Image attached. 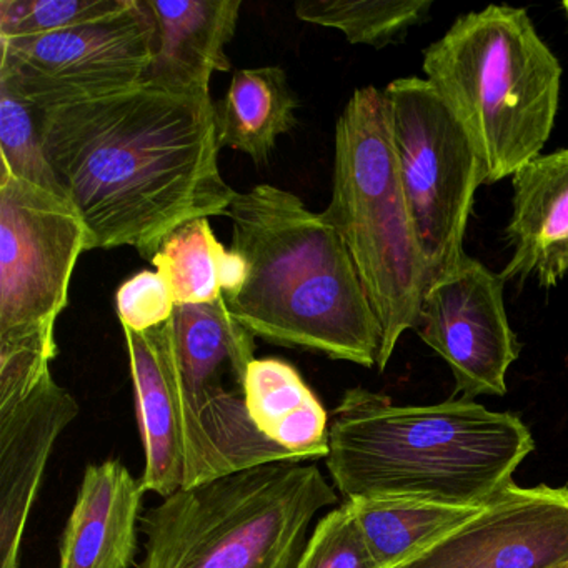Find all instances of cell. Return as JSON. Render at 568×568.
Returning <instances> with one entry per match:
<instances>
[{"label":"cell","mask_w":568,"mask_h":568,"mask_svg":"<svg viewBox=\"0 0 568 568\" xmlns=\"http://www.w3.org/2000/svg\"><path fill=\"white\" fill-rule=\"evenodd\" d=\"M39 128L62 194L88 227L89 251L134 247L152 261L175 229L227 215L237 195L219 169L211 94L142 82L39 111Z\"/></svg>","instance_id":"1"},{"label":"cell","mask_w":568,"mask_h":568,"mask_svg":"<svg viewBox=\"0 0 568 568\" xmlns=\"http://www.w3.org/2000/svg\"><path fill=\"white\" fill-rule=\"evenodd\" d=\"M227 217L231 251L245 281L224 295L229 314L254 337L377 365L382 328L341 235L301 197L274 185L237 192Z\"/></svg>","instance_id":"2"},{"label":"cell","mask_w":568,"mask_h":568,"mask_svg":"<svg viewBox=\"0 0 568 568\" xmlns=\"http://www.w3.org/2000/svg\"><path fill=\"white\" fill-rule=\"evenodd\" d=\"M248 417L272 444L298 460L327 458L331 418L297 368L281 358H255L244 384Z\"/></svg>","instance_id":"17"},{"label":"cell","mask_w":568,"mask_h":568,"mask_svg":"<svg viewBox=\"0 0 568 568\" xmlns=\"http://www.w3.org/2000/svg\"><path fill=\"white\" fill-rule=\"evenodd\" d=\"M144 487L121 460L89 464L59 544V568H131Z\"/></svg>","instance_id":"16"},{"label":"cell","mask_w":568,"mask_h":568,"mask_svg":"<svg viewBox=\"0 0 568 568\" xmlns=\"http://www.w3.org/2000/svg\"><path fill=\"white\" fill-rule=\"evenodd\" d=\"M561 6H564V9H565V11H567V16H568V2H564V4H561Z\"/></svg>","instance_id":"26"},{"label":"cell","mask_w":568,"mask_h":568,"mask_svg":"<svg viewBox=\"0 0 568 568\" xmlns=\"http://www.w3.org/2000/svg\"><path fill=\"white\" fill-rule=\"evenodd\" d=\"M81 405L51 372L12 407L0 410V568L21 567L29 515L55 442Z\"/></svg>","instance_id":"13"},{"label":"cell","mask_w":568,"mask_h":568,"mask_svg":"<svg viewBox=\"0 0 568 568\" xmlns=\"http://www.w3.org/2000/svg\"><path fill=\"white\" fill-rule=\"evenodd\" d=\"M122 331L144 445L141 481L145 494L165 498L182 488L234 474L189 404L165 324L148 332Z\"/></svg>","instance_id":"11"},{"label":"cell","mask_w":568,"mask_h":568,"mask_svg":"<svg viewBox=\"0 0 568 568\" xmlns=\"http://www.w3.org/2000/svg\"><path fill=\"white\" fill-rule=\"evenodd\" d=\"M430 9L428 0H301L294 6L301 21L337 29L351 44L375 49L420 24Z\"/></svg>","instance_id":"21"},{"label":"cell","mask_w":568,"mask_h":568,"mask_svg":"<svg viewBox=\"0 0 568 568\" xmlns=\"http://www.w3.org/2000/svg\"><path fill=\"white\" fill-rule=\"evenodd\" d=\"M168 281L175 304H211L234 294L245 281V262L215 237L207 219L175 229L152 258Z\"/></svg>","instance_id":"20"},{"label":"cell","mask_w":568,"mask_h":568,"mask_svg":"<svg viewBox=\"0 0 568 568\" xmlns=\"http://www.w3.org/2000/svg\"><path fill=\"white\" fill-rule=\"evenodd\" d=\"M338 501L314 462H271L182 488L142 514L138 568H298Z\"/></svg>","instance_id":"5"},{"label":"cell","mask_w":568,"mask_h":568,"mask_svg":"<svg viewBox=\"0 0 568 568\" xmlns=\"http://www.w3.org/2000/svg\"><path fill=\"white\" fill-rule=\"evenodd\" d=\"M132 0H0V41H28L101 21Z\"/></svg>","instance_id":"23"},{"label":"cell","mask_w":568,"mask_h":568,"mask_svg":"<svg viewBox=\"0 0 568 568\" xmlns=\"http://www.w3.org/2000/svg\"><path fill=\"white\" fill-rule=\"evenodd\" d=\"M175 297L158 271H142L125 281L115 294V308L122 328L148 332L171 321Z\"/></svg>","instance_id":"25"},{"label":"cell","mask_w":568,"mask_h":568,"mask_svg":"<svg viewBox=\"0 0 568 568\" xmlns=\"http://www.w3.org/2000/svg\"><path fill=\"white\" fill-rule=\"evenodd\" d=\"M424 72L470 135L485 184L541 155L560 101L561 65L525 9L468 12L424 52Z\"/></svg>","instance_id":"4"},{"label":"cell","mask_w":568,"mask_h":568,"mask_svg":"<svg viewBox=\"0 0 568 568\" xmlns=\"http://www.w3.org/2000/svg\"><path fill=\"white\" fill-rule=\"evenodd\" d=\"M418 337L437 352L465 398L507 394L508 368L520 354L504 302V278L462 254L425 292Z\"/></svg>","instance_id":"10"},{"label":"cell","mask_w":568,"mask_h":568,"mask_svg":"<svg viewBox=\"0 0 568 568\" xmlns=\"http://www.w3.org/2000/svg\"><path fill=\"white\" fill-rule=\"evenodd\" d=\"M535 448L510 412L471 398L395 405L355 387L332 414L327 468L345 500L414 498L480 507L510 487Z\"/></svg>","instance_id":"3"},{"label":"cell","mask_w":568,"mask_h":568,"mask_svg":"<svg viewBox=\"0 0 568 568\" xmlns=\"http://www.w3.org/2000/svg\"><path fill=\"white\" fill-rule=\"evenodd\" d=\"M384 94L405 199L434 282L465 254L468 215L485 184L484 162L430 82L397 79Z\"/></svg>","instance_id":"7"},{"label":"cell","mask_w":568,"mask_h":568,"mask_svg":"<svg viewBox=\"0 0 568 568\" xmlns=\"http://www.w3.org/2000/svg\"><path fill=\"white\" fill-rule=\"evenodd\" d=\"M557 568H568V564L567 565H561V567H557Z\"/></svg>","instance_id":"27"},{"label":"cell","mask_w":568,"mask_h":568,"mask_svg":"<svg viewBox=\"0 0 568 568\" xmlns=\"http://www.w3.org/2000/svg\"><path fill=\"white\" fill-rule=\"evenodd\" d=\"M322 221L347 247L382 328L378 371L417 325L432 284L405 199L387 99L357 89L335 125L334 184Z\"/></svg>","instance_id":"6"},{"label":"cell","mask_w":568,"mask_h":568,"mask_svg":"<svg viewBox=\"0 0 568 568\" xmlns=\"http://www.w3.org/2000/svg\"><path fill=\"white\" fill-rule=\"evenodd\" d=\"M0 152L2 171L64 197L45 158L38 109L6 81H0Z\"/></svg>","instance_id":"22"},{"label":"cell","mask_w":568,"mask_h":568,"mask_svg":"<svg viewBox=\"0 0 568 568\" xmlns=\"http://www.w3.org/2000/svg\"><path fill=\"white\" fill-rule=\"evenodd\" d=\"M510 261L500 277L554 287L568 274V148L538 155L511 175Z\"/></svg>","instance_id":"15"},{"label":"cell","mask_w":568,"mask_h":568,"mask_svg":"<svg viewBox=\"0 0 568 568\" xmlns=\"http://www.w3.org/2000/svg\"><path fill=\"white\" fill-rule=\"evenodd\" d=\"M345 501L351 504L365 541L381 568H397L420 557L484 507L414 498H357Z\"/></svg>","instance_id":"19"},{"label":"cell","mask_w":568,"mask_h":568,"mask_svg":"<svg viewBox=\"0 0 568 568\" xmlns=\"http://www.w3.org/2000/svg\"><path fill=\"white\" fill-rule=\"evenodd\" d=\"M298 568H381L348 501L317 521Z\"/></svg>","instance_id":"24"},{"label":"cell","mask_w":568,"mask_h":568,"mask_svg":"<svg viewBox=\"0 0 568 568\" xmlns=\"http://www.w3.org/2000/svg\"><path fill=\"white\" fill-rule=\"evenodd\" d=\"M297 108L284 69H241L225 98L215 102L219 145L265 164L278 138L297 124Z\"/></svg>","instance_id":"18"},{"label":"cell","mask_w":568,"mask_h":568,"mask_svg":"<svg viewBox=\"0 0 568 568\" xmlns=\"http://www.w3.org/2000/svg\"><path fill=\"white\" fill-rule=\"evenodd\" d=\"M154 19L152 61L144 84L181 94H211V79L231 71L227 45L241 0H148Z\"/></svg>","instance_id":"14"},{"label":"cell","mask_w":568,"mask_h":568,"mask_svg":"<svg viewBox=\"0 0 568 568\" xmlns=\"http://www.w3.org/2000/svg\"><path fill=\"white\" fill-rule=\"evenodd\" d=\"M89 234L74 205L0 172V338L55 335Z\"/></svg>","instance_id":"8"},{"label":"cell","mask_w":568,"mask_h":568,"mask_svg":"<svg viewBox=\"0 0 568 568\" xmlns=\"http://www.w3.org/2000/svg\"><path fill=\"white\" fill-rule=\"evenodd\" d=\"M154 19L148 0L68 31L0 41V81L39 111L94 101L144 81L152 61Z\"/></svg>","instance_id":"9"},{"label":"cell","mask_w":568,"mask_h":568,"mask_svg":"<svg viewBox=\"0 0 568 568\" xmlns=\"http://www.w3.org/2000/svg\"><path fill=\"white\" fill-rule=\"evenodd\" d=\"M568 564V488L510 487L397 568H557Z\"/></svg>","instance_id":"12"}]
</instances>
